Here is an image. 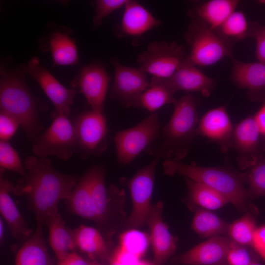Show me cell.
I'll use <instances>...</instances> for the list:
<instances>
[{
    "label": "cell",
    "instance_id": "1",
    "mask_svg": "<svg viewBox=\"0 0 265 265\" xmlns=\"http://www.w3.org/2000/svg\"><path fill=\"white\" fill-rule=\"evenodd\" d=\"M25 173L14 186L13 193L25 196L37 223L43 225L61 200H67L79 179L78 176L55 170L48 158L26 157Z\"/></svg>",
    "mask_w": 265,
    "mask_h": 265
},
{
    "label": "cell",
    "instance_id": "2",
    "mask_svg": "<svg viewBox=\"0 0 265 265\" xmlns=\"http://www.w3.org/2000/svg\"><path fill=\"white\" fill-rule=\"evenodd\" d=\"M163 173L172 176L176 174L208 186L224 196L240 212H256L249 203L244 186L246 174L224 167H206L186 164L181 159H165Z\"/></svg>",
    "mask_w": 265,
    "mask_h": 265
},
{
    "label": "cell",
    "instance_id": "3",
    "mask_svg": "<svg viewBox=\"0 0 265 265\" xmlns=\"http://www.w3.org/2000/svg\"><path fill=\"white\" fill-rule=\"evenodd\" d=\"M25 73L23 66L18 71L0 67V107L1 111L19 121L26 137L34 142L44 125L39 115V103L26 83Z\"/></svg>",
    "mask_w": 265,
    "mask_h": 265
},
{
    "label": "cell",
    "instance_id": "4",
    "mask_svg": "<svg viewBox=\"0 0 265 265\" xmlns=\"http://www.w3.org/2000/svg\"><path fill=\"white\" fill-rule=\"evenodd\" d=\"M199 101L187 94L174 104L172 116L162 129V142L153 155L160 159H182L187 154L197 135Z\"/></svg>",
    "mask_w": 265,
    "mask_h": 265
},
{
    "label": "cell",
    "instance_id": "5",
    "mask_svg": "<svg viewBox=\"0 0 265 265\" xmlns=\"http://www.w3.org/2000/svg\"><path fill=\"white\" fill-rule=\"evenodd\" d=\"M185 39L190 47L188 56L195 65H212L226 57L233 56L232 42L212 30L205 22L190 17Z\"/></svg>",
    "mask_w": 265,
    "mask_h": 265
},
{
    "label": "cell",
    "instance_id": "6",
    "mask_svg": "<svg viewBox=\"0 0 265 265\" xmlns=\"http://www.w3.org/2000/svg\"><path fill=\"white\" fill-rule=\"evenodd\" d=\"M77 146L73 122L69 117L56 113L50 126L33 142L32 151L37 157L55 156L66 160L77 150Z\"/></svg>",
    "mask_w": 265,
    "mask_h": 265
},
{
    "label": "cell",
    "instance_id": "7",
    "mask_svg": "<svg viewBox=\"0 0 265 265\" xmlns=\"http://www.w3.org/2000/svg\"><path fill=\"white\" fill-rule=\"evenodd\" d=\"M160 129L159 114L156 111L134 126L118 132L114 141L118 163L121 166L131 163L156 139Z\"/></svg>",
    "mask_w": 265,
    "mask_h": 265
},
{
    "label": "cell",
    "instance_id": "8",
    "mask_svg": "<svg viewBox=\"0 0 265 265\" xmlns=\"http://www.w3.org/2000/svg\"><path fill=\"white\" fill-rule=\"evenodd\" d=\"M184 47L175 42L150 43L137 57L139 67L153 77L167 80L186 58Z\"/></svg>",
    "mask_w": 265,
    "mask_h": 265
},
{
    "label": "cell",
    "instance_id": "9",
    "mask_svg": "<svg viewBox=\"0 0 265 265\" xmlns=\"http://www.w3.org/2000/svg\"><path fill=\"white\" fill-rule=\"evenodd\" d=\"M77 140V149L85 156H100L107 149L108 132L104 111L91 109L78 115L73 122Z\"/></svg>",
    "mask_w": 265,
    "mask_h": 265
},
{
    "label": "cell",
    "instance_id": "10",
    "mask_svg": "<svg viewBox=\"0 0 265 265\" xmlns=\"http://www.w3.org/2000/svg\"><path fill=\"white\" fill-rule=\"evenodd\" d=\"M160 159L154 157L146 166L140 169L128 182L132 203V209L128 220V227L135 228L148 223L152 205L156 170Z\"/></svg>",
    "mask_w": 265,
    "mask_h": 265
},
{
    "label": "cell",
    "instance_id": "11",
    "mask_svg": "<svg viewBox=\"0 0 265 265\" xmlns=\"http://www.w3.org/2000/svg\"><path fill=\"white\" fill-rule=\"evenodd\" d=\"M111 63L114 69L111 96L127 107L139 106L140 98L150 84L147 73L139 67L122 64L115 58Z\"/></svg>",
    "mask_w": 265,
    "mask_h": 265
},
{
    "label": "cell",
    "instance_id": "12",
    "mask_svg": "<svg viewBox=\"0 0 265 265\" xmlns=\"http://www.w3.org/2000/svg\"><path fill=\"white\" fill-rule=\"evenodd\" d=\"M263 137L254 115L244 118L234 127L231 148L237 153V162L241 170L249 169L264 157Z\"/></svg>",
    "mask_w": 265,
    "mask_h": 265
},
{
    "label": "cell",
    "instance_id": "13",
    "mask_svg": "<svg viewBox=\"0 0 265 265\" xmlns=\"http://www.w3.org/2000/svg\"><path fill=\"white\" fill-rule=\"evenodd\" d=\"M110 78L105 65L93 62L81 68L72 86L85 97L91 109L104 111Z\"/></svg>",
    "mask_w": 265,
    "mask_h": 265
},
{
    "label": "cell",
    "instance_id": "14",
    "mask_svg": "<svg viewBox=\"0 0 265 265\" xmlns=\"http://www.w3.org/2000/svg\"><path fill=\"white\" fill-rule=\"evenodd\" d=\"M23 67L26 73L29 74L36 81L52 102L56 113L69 117L76 91L64 86L36 57L31 58Z\"/></svg>",
    "mask_w": 265,
    "mask_h": 265
},
{
    "label": "cell",
    "instance_id": "15",
    "mask_svg": "<svg viewBox=\"0 0 265 265\" xmlns=\"http://www.w3.org/2000/svg\"><path fill=\"white\" fill-rule=\"evenodd\" d=\"M234 241L229 237L216 236L176 257L173 263L190 265H228L227 257Z\"/></svg>",
    "mask_w": 265,
    "mask_h": 265
},
{
    "label": "cell",
    "instance_id": "16",
    "mask_svg": "<svg viewBox=\"0 0 265 265\" xmlns=\"http://www.w3.org/2000/svg\"><path fill=\"white\" fill-rule=\"evenodd\" d=\"M234 127L224 106L208 111L199 121L196 133L217 144L223 153L232 147Z\"/></svg>",
    "mask_w": 265,
    "mask_h": 265
},
{
    "label": "cell",
    "instance_id": "17",
    "mask_svg": "<svg viewBox=\"0 0 265 265\" xmlns=\"http://www.w3.org/2000/svg\"><path fill=\"white\" fill-rule=\"evenodd\" d=\"M230 79L238 88L247 90L251 101L265 100V63L245 62L232 56Z\"/></svg>",
    "mask_w": 265,
    "mask_h": 265
},
{
    "label": "cell",
    "instance_id": "18",
    "mask_svg": "<svg viewBox=\"0 0 265 265\" xmlns=\"http://www.w3.org/2000/svg\"><path fill=\"white\" fill-rule=\"evenodd\" d=\"M163 203L159 201L152 205L147 224L149 226L152 245L154 264L162 265L176 250V238L168 230L163 221L162 212Z\"/></svg>",
    "mask_w": 265,
    "mask_h": 265
},
{
    "label": "cell",
    "instance_id": "19",
    "mask_svg": "<svg viewBox=\"0 0 265 265\" xmlns=\"http://www.w3.org/2000/svg\"><path fill=\"white\" fill-rule=\"evenodd\" d=\"M165 80L174 93L179 90L199 92L208 97L215 86L214 80L199 70L188 55L174 74Z\"/></svg>",
    "mask_w": 265,
    "mask_h": 265
},
{
    "label": "cell",
    "instance_id": "20",
    "mask_svg": "<svg viewBox=\"0 0 265 265\" xmlns=\"http://www.w3.org/2000/svg\"><path fill=\"white\" fill-rule=\"evenodd\" d=\"M118 26L123 36L139 37L159 26L161 21L135 0H128Z\"/></svg>",
    "mask_w": 265,
    "mask_h": 265
},
{
    "label": "cell",
    "instance_id": "21",
    "mask_svg": "<svg viewBox=\"0 0 265 265\" xmlns=\"http://www.w3.org/2000/svg\"><path fill=\"white\" fill-rule=\"evenodd\" d=\"M14 185L3 176L2 170L0 173V212L6 221L12 236L20 240H27L32 235V230L18 210L10 195Z\"/></svg>",
    "mask_w": 265,
    "mask_h": 265
},
{
    "label": "cell",
    "instance_id": "22",
    "mask_svg": "<svg viewBox=\"0 0 265 265\" xmlns=\"http://www.w3.org/2000/svg\"><path fill=\"white\" fill-rule=\"evenodd\" d=\"M45 45V50L50 52L54 65L71 66L79 63L76 42L65 29L52 31Z\"/></svg>",
    "mask_w": 265,
    "mask_h": 265
},
{
    "label": "cell",
    "instance_id": "23",
    "mask_svg": "<svg viewBox=\"0 0 265 265\" xmlns=\"http://www.w3.org/2000/svg\"><path fill=\"white\" fill-rule=\"evenodd\" d=\"M85 174L96 215V222L101 224L107 217L110 201V189L106 188L105 184V171L102 166L96 165L89 169Z\"/></svg>",
    "mask_w": 265,
    "mask_h": 265
},
{
    "label": "cell",
    "instance_id": "24",
    "mask_svg": "<svg viewBox=\"0 0 265 265\" xmlns=\"http://www.w3.org/2000/svg\"><path fill=\"white\" fill-rule=\"evenodd\" d=\"M45 223L49 229L50 245L58 260L76 248L73 230L65 226L58 208L49 216Z\"/></svg>",
    "mask_w": 265,
    "mask_h": 265
},
{
    "label": "cell",
    "instance_id": "25",
    "mask_svg": "<svg viewBox=\"0 0 265 265\" xmlns=\"http://www.w3.org/2000/svg\"><path fill=\"white\" fill-rule=\"evenodd\" d=\"M238 3L236 0H211L190 10L188 15L202 20L216 31L235 11Z\"/></svg>",
    "mask_w": 265,
    "mask_h": 265
},
{
    "label": "cell",
    "instance_id": "26",
    "mask_svg": "<svg viewBox=\"0 0 265 265\" xmlns=\"http://www.w3.org/2000/svg\"><path fill=\"white\" fill-rule=\"evenodd\" d=\"M42 224L36 230L18 251L15 265H53L43 237Z\"/></svg>",
    "mask_w": 265,
    "mask_h": 265
},
{
    "label": "cell",
    "instance_id": "27",
    "mask_svg": "<svg viewBox=\"0 0 265 265\" xmlns=\"http://www.w3.org/2000/svg\"><path fill=\"white\" fill-rule=\"evenodd\" d=\"M73 232L76 248L92 258L102 261L110 259L107 244L97 229L81 225L73 230Z\"/></svg>",
    "mask_w": 265,
    "mask_h": 265
},
{
    "label": "cell",
    "instance_id": "28",
    "mask_svg": "<svg viewBox=\"0 0 265 265\" xmlns=\"http://www.w3.org/2000/svg\"><path fill=\"white\" fill-rule=\"evenodd\" d=\"M173 94L165 80L153 77L149 87L140 98L139 106L155 112L166 105H174L176 100Z\"/></svg>",
    "mask_w": 265,
    "mask_h": 265
},
{
    "label": "cell",
    "instance_id": "29",
    "mask_svg": "<svg viewBox=\"0 0 265 265\" xmlns=\"http://www.w3.org/2000/svg\"><path fill=\"white\" fill-rule=\"evenodd\" d=\"M185 179L189 199L202 209L214 210L230 203L224 196L214 189L187 178Z\"/></svg>",
    "mask_w": 265,
    "mask_h": 265
},
{
    "label": "cell",
    "instance_id": "30",
    "mask_svg": "<svg viewBox=\"0 0 265 265\" xmlns=\"http://www.w3.org/2000/svg\"><path fill=\"white\" fill-rule=\"evenodd\" d=\"M71 211L83 218L96 222L87 177L85 173L79 180L67 200Z\"/></svg>",
    "mask_w": 265,
    "mask_h": 265
},
{
    "label": "cell",
    "instance_id": "31",
    "mask_svg": "<svg viewBox=\"0 0 265 265\" xmlns=\"http://www.w3.org/2000/svg\"><path fill=\"white\" fill-rule=\"evenodd\" d=\"M229 226L228 223L217 215L202 208L196 211L191 224L200 237L209 238L227 234Z\"/></svg>",
    "mask_w": 265,
    "mask_h": 265
},
{
    "label": "cell",
    "instance_id": "32",
    "mask_svg": "<svg viewBox=\"0 0 265 265\" xmlns=\"http://www.w3.org/2000/svg\"><path fill=\"white\" fill-rule=\"evenodd\" d=\"M215 31L223 38L232 42L251 35V25L242 11L235 10Z\"/></svg>",
    "mask_w": 265,
    "mask_h": 265
},
{
    "label": "cell",
    "instance_id": "33",
    "mask_svg": "<svg viewBox=\"0 0 265 265\" xmlns=\"http://www.w3.org/2000/svg\"><path fill=\"white\" fill-rule=\"evenodd\" d=\"M256 229L255 220L252 213L246 212L241 217L229 224L227 235L240 245H251Z\"/></svg>",
    "mask_w": 265,
    "mask_h": 265
},
{
    "label": "cell",
    "instance_id": "34",
    "mask_svg": "<svg viewBox=\"0 0 265 265\" xmlns=\"http://www.w3.org/2000/svg\"><path fill=\"white\" fill-rule=\"evenodd\" d=\"M120 241L121 248L139 258L145 253L149 243L146 234L135 230L124 233L120 236Z\"/></svg>",
    "mask_w": 265,
    "mask_h": 265
},
{
    "label": "cell",
    "instance_id": "35",
    "mask_svg": "<svg viewBox=\"0 0 265 265\" xmlns=\"http://www.w3.org/2000/svg\"><path fill=\"white\" fill-rule=\"evenodd\" d=\"M245 174L250 198L265 196V159H259Z\"/></svg>",
    "mask_w": 265,
    "mask_h": 265
},
{
    "label": "cell",
    "instance_id": "36",
    "mask_svg": "<svg viewBox=\"0 0 265 265\" xmlns=\"http://www.w3.org/2000/svg\"><path fill=\"white\" fill-rule=\"evenodd\" d=\"M0 169L16 172L21 176L25 173V167L18 153L8 141L0 140Z\"/></svg>",
    "mask_w": 265,
    "mask_h": 265
},
{
    "label": "cell",
    "instance_id": "37",
    "mask_svg": "<svg viewBox=\"0 0 265 265\" xmlns=\"http://www.w3.org/2000/svg\"><path fill=\"white\" fill-rule=\"evenodd\" d=\"M128 0H98L95 2L93 18L94 28L100 26L104 19L112 12L124 6Z\"/></svg>",
    "mask_w": 265,
    "mask_h": 265
},
{
    "label": "cell",
    "instance_id": "38",
    "mask_svg": "<svg viewBox=\"0 0 265 265\" xmlns=\"http://www.w3.org/2000/svg\"><path fill=\"white\" fill-rule=\"evenodd\" d=\"M227 262L228 265H250L255 262L247 249L235 241L228 252Z\"/></svg>",
    "mask_w": 265,
    "mask_h": 265
},
{
    "label": "cell",
    "instance_id": "39",
    "mask_svg": "<svg viewBox=\"0 0 265 265\" xmlns=\"http://www.w3.org/2000/svg\"><path fill=\"white\" fill-rule=\"evenodd\" d=\"M20 124L12 116L0 111V138L8 141L16 133Z\"/></svg>",
    "mask_w": 265,
    "mask_h": 265
},
{
    "label": "cell",
    "instance_id": "40",
    "mask_svg": "<svg viewBox=\"0 0 265 265\" xmlns=\"http://www.w3.org/2000/svg\"><path fill=\"white\" fill-rule=\"evenodd\" d=\"M251 35L256 40V55L259 61L265 63V26L251 25Z\"/></svg>",
    "mask_w": 265,
    "mask_h": 265
},
{
    "label": "cell",
    "instance_id": "41",
    "mask_svg": "<svg viewBox=\"0 0 265 265\" xmlns=\"http://www.w3.org/2000/svg\"><path fill=\"white\" fill-rule=\"evenodd\" d=\"M251 245L260 257L265 261V225L257 228Z\"/></svg>",
    "mask_w": 265,
    "mask_h": 265
},
{
    "label": "cell",
    "instance_id": "42",
    "mask_svg": "<svg viewBox=\"0 0 265 265\" xmlns=\"http://www.w3.org/2000/svg\"><path fill=\"white\" fill-rule=\"evenodd\" d=\"M56 265H90L89 261H86L75 252L68 253L62 259L59 260Z\"/></svg>",
    "mask_w": 265,
    "mask_h": 265
},
{
    "label": "cell",
    "instance_id": "43",
    "mask_svg": "<svg viewBox=\"0 0 265 265\" xmlns=\"http://www.w3.org/2000/svg\"><path fill=\"white\" fill-rule=\"evenodd\" d=\"M254 116L261 134L265 137V102Z\"/></svg>",
    "mask_w": 265,
    "mask_h": 265
},
{
    "label": "cell",
    "instance_id": "44",
    "mask_svg": "<svg viewBox=\"0 0 265 265\" xmlns=\"http://www.w3.org/2000/svg\"><path fill=\"white\" fill-rule=\"evenodd\" d=\"M4 233V226L2 220L0 218V240L1 242V240L3 239Z\"/></svg>",
    "mask_w": 265,
    "mask_h": 265
},
{
    "label": "cell",
    "instance_id": "45",
    "mask_svg": "<svg viewBox=\"0 0 265 265\" xmlns=\"http://www.w3.org/2000/svg\"><path fill=\"white\" fill-rule=\"evenodd\" d=\"M136 265H155L154 264H152L149 262L139 260Z\"/></svg>",
    "mask_w": 265,
    "mask_h": 265
},
{
    "label": "cell",
    "instance_id": "46",
    "mask_svg": "<svg viewBox=\"0 0 265 265\" xmlns=\"http://www.w3.org/2000/svg\"><path fill=\"white\" fill-rule=\"evenodd\" d=\"M90 265H102L100 263L95 261H89Z\"/></svg>",
    "mask_w": 265,
    "mask_h": 265
},
{
    "label": "cell",
    "instance_id": "47",
    "mask_svg": "<svg viewBox=\"0 0 265 265\" xmlns=\"http://www.w3.org/2000/svg\"><path fill=\"white\" fill-rule=\"evenodd\" d=\"M250 265H262L261 264H259L255 262L251 264Z\"/></svg>",
    "mask_w": 265,
    "mask_h": 265
}]
</instances>
